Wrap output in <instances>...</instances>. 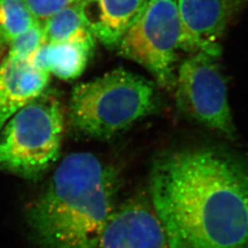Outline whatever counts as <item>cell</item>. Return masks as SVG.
I'll use <instances>...</instances> for the list:
<instances>
[{
    "mask_svg": "<svg viewBox=\"0 0 248 248\" xmlns=\"http://www.w3.org/2000/svg\"><path fill=\"white\" fill-rule=\"evenodd\" d=\"M42 25L45 44L97 41L84 17L82 0L45 19Z\"/></svg>",
    "mask_w": 248,
    "mask_h": 248,
    "instance_id": "7c38bea8",
    "label": "cell"
},
{
    "mask_svg": "<svg viewBox=\"0 0 248 248\" xmlns=\"http://www.w3.org/2000/svg\"><path fill=\"white\" fill-rule=\"evenodd\" d=\"M63 131L62 102L46 89L0 131V169L29 180L40 179L60 157Z\"/></svg>",
    "mask_w": 248,
    "mask_h": 248,
    "instance_id": "277c9868",
    "label": "cell"
},
{
    "mask_svg": "<svg viewBox=\"0 0 248 248\" xmlns=\"http://www.w3.org/2000/svg\"><path fill=\"white\" fill-rule=\"evenodd\" d=\"M152 206L170 248H248V163L217 147L159 155Z\"/></svg>",
    "mask_w": 248,
    "mask_h": 248,
    "instance_id": "6da1fadb",
    "label": "cell"
},
{
    "mask_svg": "<svg viewBox=\"0 0 248 248\" xmlns=\"http://www.w3.org/2000/svg\"><path fill=\"white\" fill-rule=\"evenodd\" d=\"M236 1L177 0L179 50L218 58L222 53V36Z\"/></svg>",
    "mask_w": 248,
    "mask_h": 248,
    "instance_id": "52a82bcc",
    "label": "cell"
},
{
    "mask_svg": "<svg viewBox=\"0 0 248 248\" xmlns=\"http://www.w3.org/2000/svg\"><path fill=\"white\" fill-rule=\"evenodd\" d=\"M155 108L154 83L120 68L77 85L72 92L68 117L78 133L105 140L131 128Z\"/></svg>",
    "mask_w": 248,
    "mask_h": 248,
    "instance_id": "3957f363",
    "label": "cell"
},
{
    "mask_svg": "<svg viewBox=\"0 0 248 248\" xmlns=\"http://www.w3.org/2000/svg\"><path fill=\"white\" fill-rule=\"evenodd\" d=\"M6 46H7V45H5V44L3 43V41L0 39V62H1L2 59H3V53L5 52Z\"/></svg>",
    "mask_w": 248,
    "mask_h": 248,
    "instance_id": "2e32d148",
    "label": "cell"
},
{
    "mask_svg": "<svg viewBox=\"0 0 248 248\" xmlns=\"http://www.w3.org/2000/svg\"><path fill=\"white\" fill-rule=\"evenodd\" d=\"M175 87L176 104L181 111L216 133L234 137L227 83L217 57L192 54L180 64Z\"/></svg>",
    "mask_w": 248,
    "mask_h": 248,
    "instance_id": "8992f818",
    "label": "cell"
},
{
    "mask_svg": "<svg viewBox=\"0 0 248 248\" xmlns=\"http://www.w3.org/2000/svg\"><path fill=\"white\" fill-rule=\"evenodd\" d=\"M37 22L22 0H0V39L7 46Z\"/></svg>",
    "mask_w": 248,
    "mask_h": 248,
    "instance_id": "4fadbf2b",
    "label": "cell"
},
{
    "mask_svg": "<svg viewBox=\"0 0 248 248\" xmlns=\"http://www.w3.org/2000/svg\"><path fill=\"white\" fill-rule=\"evenodd\" d=\"M27 8L40 22L81 0H22Z\"/></svg>",
    "mask_w": 248,
    "mask_h": 248,
    "instance_id": "9a60e30c",
    "label": "cell"
},
{
    "mask_svg": "<svg viewBox=\"0 0 248 248\" xmlns=\"http://www.w3.org/2000/svg\"><path fill=\"white\" fill-rule=\"evenodd\" d=\"M150 0H82V9L95 39L108 49L122 38Z\"/></svg>",
    "mask_w": 248,
    "mask_h": 248,
    "instance_id": "30bf717a",
    "label": "cell"
},
{
    "mask_svg": "<svg viewBox=\"0 0 248 248\" xmlns=\"http://www.w3.org/2000/svg\"><path fill=\"white\" fill-rule=\"evenodd\" d=\"M95 45L96 41L45 44L28 61L60 79H77L87 68Z\"/></svg>",
    "mask_w": 248,
    "mask_h": 248,
    "instance_id": "8fae6325",
    "label": "cell"
},
{
    "mask_svg": "<svg viewBox=\"0 0 248 248\" xmlns=\"http://www.w3.org/2000/svg\"><path fill=\"white\" fill-rule=\"evenodd\" d=\"M180 22L177 0H150L118 45L119 54L140 64L160 87H175Z\"/></svg>",
    "mask_w": 248,
    "mask_h": 248,
    "instance_id": "5b68a950",
    "label": "cell"
},
{
    "mask_svg": "<svg viewBox=\"0 0 248 248\" xmlns=\"http://www.w3.org/2000/svg\"><path fill=\"white\" fill-rule=\"evenodd\" d=\"M117 171L89 152L61 161L27 216L42 248H96L116 208Z\"/></svg>",
    "mask_w": 248,
    "mask_h": 248,
    "instance_id": "7a4b0ae2",
    "label": "cell"
},
{
    "mask_svg": "<svg viewBox=\"0 0 248 248\" xmlns=\"http://www.w3.org/2000/svg\"><path fill=\"white\" fill-rule=\"evenodd\" d=\"M96 248H170L151 202L138 197L117 207Z\"/></svg>",
    "mask_w": 248,
    "mask_h": 248,
    "instance_id": "ba28073f",
    "label": "cell"
},
{
    "mask_svg": "<svg viewBox=\"0 0 248 248\" xmlns=\"http://www.w3.org/2000/svg\"><path fill=\"white\" fill-rule=\"evenodd\" d=\"M45 44V33L42 22H37L9 43L7 54L13 58L29 60Z\"/></svg>",
    "mask_w": 248,
    "mask_h": 248,
    "instance_id": "5bb4252c",
    "label": "cell"
},
{
    "mask_svg": "<svg viewBox=\"0 0 248 248\" xmlns=\"http://www.w3.org/2000/svg\"><path fill=\"white\" fill-rule=\"evenodd\" d=\"M50 74L28 60L6 54L0 62V131L20 108L43 94Z\"/></svg>",
    "mask_w": 248,
    "mask_h": 248,
    "instance_id": "9c48e42d",
    "label": "cell"
}]
</instances>
